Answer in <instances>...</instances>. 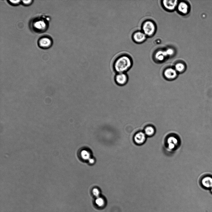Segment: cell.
<instances>
[{
  "label": "cell",
  "instance_id": "1",
  "mask_svg": "<svg viewBox=\"0 0 212 212\" xmlns=\"http://www.w3.org/2000/svg\"><path fill=\"white\" fill-rule=\"evenodd\" d=\"M132 63V60L129 55L125 53H121L115 58L112 66L116 73H126L131 67Z\"/></svg>",
  "mask_w": 212,
  "mask_h": 212
},
{
  "label": "cell",
  "instance_id": "2",
  "mask_svg": "<svg viewBox=\"0 0 212 212\" xmlns=\"http://www.w3.org/2000/svg\"><path fill=\"white\" fill-rule=\"evenodd\" d=\"M48 24L47 20L43 17L34 19L30 23V27L34 32L38 33H43L47 29Z\"/></svg>",
  "mask_w": 212,
  "mask_h": 212
},
{
  "label": "cell",
  "instance_id": "3",
  "mask_svg": "<svg viewBox=\"0 0 212 212\" xmlns=\"http://www.w3.org/2000/svg\"><path fill=\"white\" fill-rule=\"evenodd\" d=\"M52 40L50 37L44 36L40 37L38 41L39 47L43 49L50 47L52 44Z\"/></svg>",
  "mask_w": 212,
  "mask_h": 212
},
{
  "label": "cell",
  "instance_id": "4",
  "mask_svg": "<svg viewBox=\"0 0 212 212\" xmlns=\"http://www.w3.org/2000/svg\"><path fill=\"white\" fill-rule=\"evenodd\" d=\"M128 77L126 73H116L114 77V81L117 85L123 86L126 84Z\"/></svg>",
  "mask_w": 212,
  "mask_h": 212
},
{
  "label": "cell",
  "instance_id": "5",
  "mask_svg": "<svg viewBox=\"0 0 212 212\" xmlns=\"http://www.w3.org/2000/svg\"><path fill=\"white\" fill-rule=\"evenodd\" d=\"M143 33L146 35H152L155 30V26L153 22L150 21L145 22L142 26Z\"/></svg>",
  "mask_w": 212,
  "mask_h": 212
},
{
  "label": "cell",
  "instance_id": "6",
  "mask_svg": "<svg viewBox=\"0 0 212 212\" xmlns=\"http://www.w3.org/2000/svg\"><path fill=\"white\" fill-rule=\"evenodd\" d=\"M146 135L143 132H140L136 133L134 135V140L135 142L138 145L143 144L146 141Z\"/></svg>",
  "mask_w": 212,
  "mask_h": 212
},
{
  "label": "cell",
  "instance_id": "7",
  "mask_svg": "<svg viewBox=\"0 0 212 212\" xmlns=\"http://www.w3.org/2000/svg\"><path fill=\"white\" fill-rule=\"evenodd\" d=\"M164 7L168 10H173L177 5L178 1L174 0H165L163 1Z\"/></svg>",
  "mask_w": 212,
  "mask_h": 212
},
{
  "label": "cell",
  "instance_id": "8",
  "mask_svg": "<svg viewBox=\"0 0 212 212\" xmlns=\"http://www.w3.org/2000/svg\"><path fill=\"white\" fill-rule=\"evenodd\" d=\"M133 40L136 42L141 43L146 38V35L142 32L138 31L134 33L133 35Z\"/></svg>",
  "mask_w": 212,
  "mask_h": 212
},
{
  "label": "cell",
  "instance_id": "9",
  "mask_svg": "<svg viewBox=\"0 0 212 212\" xmlns=\"http://www.w3.org/2000/svg\"><path fill=\"white\" fill-rule=\"evenodd\" d=\"M202 186L207 189H211L212 187V177L206 176L203 177L201 180Z\"/></svg>",
  "mask_w": 212,
  "mask_h": 212
},
{
  "label": "cell",
  "instance_id": "10",
  "mask_svg": "<svg viewBox=\"0 0 212 212\" xmlns=\"http://www.w3.org/2000/svg\"><path fill=\"white\" fill-rule=\"evenodd\" d=\"M177 72L175 69L170 68L165 70L164 74L165 77L168 79H174L176 76Z\"/></svg>",
  "mask_w": 212,
  "mask_h": 212
},
{
  "label": "cell",
  "instance_id": "11",
  "mask_svg": "<svg viewBox=\"0 0 212 212\" xmlns=\"http://www.w3.org/2000/svg\"><path fill=\"white\" fill-rule=\"evenodd\" d=\"M167 143L169 148L173 149L178 144V140L174 136L170 137L168 139Z\"/></svg>",
  "mask_w": 212,
  "mask_h": 212
},
{
  "label": "cell",
  "instance_id": "12",
  "mask_svg": "<svg viewBox=\"0 0 212 212\" xmlns=\"http://www.w3.org/2000/svg\"><path fill=\"white\" fill-rule=\"evenodd\" d=\"M178 8L180 12L183 14H186L188 12V7L186 3L181 2L178 5Z\"/></svg>",
  "mask_w": 212,
  "mask_h": 212
},
{
  "label": "cell",
  "instance_id": "13",
  "mask_svg": "<svg viewBox=\"0 0 212 212\" xmlns=\"http://www.w3.org/2000/svg\"><path fill=\"white\" fill-rule=\"evenodd\" d=\"M167 56L165 51H159L156 53L155 57L156 59L159 61H162Z\"/></svg>",
  "mask_w": 212,
  "mask_h": 212
},
{
  "label": "cell",
  "instance_id": "14",
  "mask_svg": "<svg viewBox=\"0 0 212 212\" xmlns=\"http://www.w3.org/2000/svg\"><path fill=\"white\" fill-rule=\"evenodd\" d=\"M155 132L154 128L152 126H149L145 128L144 133L146 135L151 136L154 134Z\"/></svg>",
  "mask_w": 212,
  "mask_h": 212
},
{
  "label": "cell",
  "instance_id": "15",
  "mask_svg": "<svg viewBox=\"0 0 212 212\" xmlns=\"http://www.w3.org/2000/svg\"><path fill=\"white\" fill-rule=\"evenodd\" d=\"M80 155L82 158L84 160H88L90 158V154L89 152L85 150H83L80 153Z\"/></svg>",
  "mask_w": 212,
  "mask_h": 212
},
{
  "label": "cell",
  "instance_id": "16",
  "mask_svg": "<svg viewBox=\"0 0 212 212\" xmlns=\"http://www.w3.org/2000/svg\"><path fill=\"white\" fill-rule=\"evenodd\" d=\"M95 203L98 206L102 207L104 205L105 201L102 198L99 196L96 199Z\"/></svg>",
  "mask_w": 212,
  "mask_h": 212
},
{
  "label": "cell",
  "instance_id": "17",
  "mask_svg": "<svg viewBox=\"0 0 212 212\" xmlns=\"http://www.w3.org/2000/svg\"><path fill=\"white\" fill-rule=\"evenodd\" d=\"M184 65L181 63H177L175 66V69L177 72H181L184 70Z\"/></svg>",
  "mask_w": 212,
  "mask_h": 212
},
{
  "label": "cell",
  "instance_id": "18",
  "mask_svg": "<svg viewBox=\"0 0 212 212\" xmlns=\"http://www.w3.org/2000/svg\"><path fill=\"white\" fill-rule=\"evenodd\" d=\"M92 193L94 196L97 197L99 196L100 192L98 189L94 188L92 190Z\"/></svg>",
  "mask_w": 212,
  "mask_h": 212
},
{
  "label": "cell",
  "instance_id": "19",
  "mask_svg": "<svg viewBox=\"0 0 212 212\" xmlns=\"http://www.w3.org/2000/svg\"><path fill=\"white\" fill-rule=\"evenodd\" d=\"M22 4L25 6H28L30 5L32 3L33 1L31 0H23L22 1Z\"/></svg>",
  "mask_w": 212,
  "mask_h": 212
},
{
  "label": "cell",
  "instance_id": "20",
  "mask_svg": "<svg viewBox=\"0 0 212 212\" xmlns=\"http://www.w3.org/2000/svg\"><path fill=\"white\" fill-rule=\"evenodd\" d=\"M12 5H18L21 1L20 0H9L8 1Z\"/></svg>",
  "mask_w": 212,
  "mask_h": 212
},
{
  "label": "cell",
  "instance_id": "21",
  "mask_svg": "<svg viewBox=\"0 0 212 212\" xmlns=\"http://www.w3.org/2000/svg\"><path fill=\"white\" fill-rule=\"evenodd\" d=\"M165 51L167 56L172 55L174 53V50L171 48H169Z\"/></svg>",
  "mask_w": 212,
  "mask_h": 212
},
{
  "label": "cell",
  "instance_id": "22",
  "mask_svg": "<svg viewBox=\"0 0 212 212\" xmlns=\"http://www.w3.org/2000/svg\"><path fill=\"white\" fill-rule=\"evenodd\" d=\"M88 161L89 163L90 164H93L95 162V160L93 158H90L88 160Z\"/></svg>",
  "mask_w": 212,
  "mask_h": 212
},
{
  "label": "cell",
  "instance_id": "23",
  "mask_svg": "<svg viewBox=\"0 0 212 212\" xmlns=\"http://www.w3.org/2000/svg\"><path fill=\"white\" fill-rule=\"evenodd\" d=\"M210 192L211 193H212V187L210 189Z\"/></svg>",
  "mask_w": 212,
  "mask_h": 212
}]
</instances>
